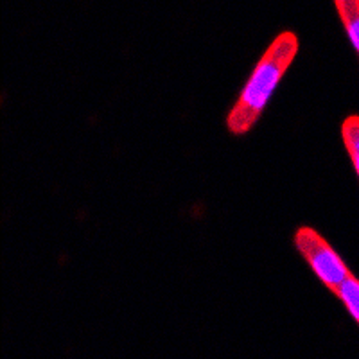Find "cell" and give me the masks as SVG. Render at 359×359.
Segmentation results:
<instances>
[{
	"label": "cell",
	"instance_id": "obj_1",
	"mask_svg": "<svg viewBox=\"0 0 359 359\" xmlns=\"http://www.w3.org/2000/svg\"><path fill=\"white\" fill-rule=\"evenodd\" d=\"M298 53V36L293 31H282L268 45L248 81L243 86L236 104L226 115V128L232 135H245L255 126L264 111L275 86L286 74Z\"/></svg>",
	"mask_w": 359,
	"mask_h": 359
},
{
	"label": "cell",
	"instance_id": "obj_2",
	"mask_svg": "<svg viewBox=\"0 0 359 359\" xmlns=\"http://www.w3.org/2000/svg\"><path fill=\"white\" fill-rule=\"evenodd\" d=\"M294 246L302 253L316 277L323 282V286L334 294L352 275L336 250L311 226H300L294 232Z\"/></svg>",
	"mask_w": 359,
	"mask_h": 359
},
{
	"label": "cell",
	"instance_id": "obj_3",
	"mask_svg": "<svg viewBox=\"0 0 359 359\" xmlns=\"http://www.w3.org/2000/svg\"><path fill=\"white\" fill-rule=\"evenodd\" d=\"M334 8L355 53L359 54V0H336Z\"/></svg>",
	"mask_w": 359,
	"mask_h": 359
},
{
	"label": "cell",
	"instance_id": "obj_4",
	"mask_svg": "<svg viewBox=\"0 0 359 359\" xmlns=\"http://www.w3.org/2000/svg\"><path fill=\"white\" fill-rule=\"evenodd\" d=\"M341 139L359 178V115H348L343 121Z\"/></svg>",
	"mask_w": 359,
	"mask_h": 359
},
{
	"label": "cell",
	"instance_id": "obj_5",
	"mask_svg": "<svg viewBox=\"0 0 359 359\" xmlns=\"http://www.w3.org/2000/svg\"><path fill=\"white\" fill-rule=\"evenodd\" d=\"M336 297L343 302V306L347 307V311L351 313L352 318L358 322L359 325V280L351 275L347 280L343 282L339 291L336 293Z\"/></svg>",
	"mask_w": 359,
	"mask_h": 359
}]
</instances>
